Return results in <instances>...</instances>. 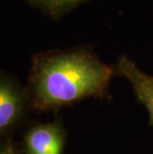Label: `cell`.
<instances>
[{
  "instance_id": "6da1fadb",
  "label": "cell",
  "mask_w": 153,
  "mask_h": 154,
  "mask_svg": "<svg viewBox=\"0 0 153 154\" xmlns=\"http://www.w3.org/2000/svg\"><path fill=\"white\" fill-rule=\"evenodd\" d=\"M115 75V68L87 48L39 53L32 60L26 87L31 109L56 112L90 97L109 99Z\"/></svg>"
},
{
  "instance_id": "7a4b0ae2",
  "label": "cell",
  "mask_w": 153,
  "mask_h": 154,
  "mask_svg": "<svg viewBox=\"0 0 153 154\" xmlns=\"http://www.w3.org/2000/svg\"><path fill=\"white\" fill-rule=\"evenodd\" d=\"M28 91L17 78L6 72L0 75V138L13 136L24 126L30 112Z\"/></svg>"
},
{
  "instance_id": "3957f363",
  "label": "cell",
  "mask_w": 153,
  "mask_h": 154,
  "mask_svg": "<svg viewBox=\"0 0 153 154\" xmlns=\"http://www.w3.org/2000/svg\"><path fill=\"white\" fill-rule=\"evenodd\" d=\"M66 143L67 129L60 119L30 123L20 142L24 154H63Z\"/></svg>"
},
{
  "instance_id": "277c9868",
  "label": "cell",
  "mask_w": 153,
  "mask_h": 154,
  "mask_svg": "<svg viewBox=\"0 0 153 154\" xmlns=\"http://www.w3.org/2000/svg\"><path fill=\"white\" fill-rule=\"evenodd\" d=\"M116 76L124 78L139 103L145 107L149 116L150 126H153V76L145 74L128 56H120L115 65Z\"/></svg>"
},
{
  "instance_id": "5b68a950",
  "label": "cell",
  "mask_w": 153,
  "mask_h": 154,
  "mask_svg": "<svg viewBox=\"0 0 153 154\" xmlns=\"http://www.w3.org/2000/svg\"><path fill=\"white\" fill-rule=\"evenodd\" d=\"M53 19H59L89 0H27Z\"/></svg>"
},
{
  "instance_id": "8992f818",
  "label": "cell",
  "mask_w": 153,
  "mask_h": 154,
  "mask_svg": "<svg viewBox=\"0 0 153 154\" xmlns=\"http://www.w3.org/2000/svg\"><path fill=\"white\" fill-rule=\"evenodd\" d=\"M0 154H24L20 142L13 139V136L0 138Z\"/></svg>"
}]
</instances>
